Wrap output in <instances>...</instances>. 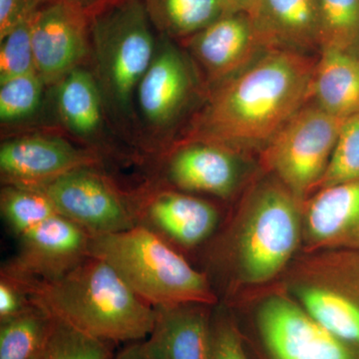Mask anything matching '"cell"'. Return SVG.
<instances>
[{
    "instance_id": "1f68e13d",
    "label": "cell",
    "mask_w": 359,
    "mask_h": 359,
    "mask_svg": "<svg viewBox=\"0 0 359 359\" xmlns=\"http://www.w3.org/2000/svg\"><path fill=\"white\" fill-rule=\"evenodd\" d=\"M32 304V302L18 283L0 276V321L18 316Z\"/></svg>"
},
{
    "instance_id": "cb8c5ba5",
    "label": "cell",
    "mask_w": 359,
    "mask_h": 359,
    "mask_svg": "<svg viewBox=\"0 0 359 359\" xmlns=\"http://www.w3.org/2000/svg\"><path fill=\"white\" fill-rule=\"evenodd\" d=\"M0 211L9 230L18 238L52 217L60 215L42 191L14 186L2 187Z\"/></svg>"
},
{
    "instance_id": "2e32d148",
    "label": "cell",
    "mask_w": 359,
    "mask_h": 359,
    "mask_svg": "<svg viewBox=\"0 0 359 359\" xmlns=\"http://www.w3.org/2000/svg\"><path fill=\"white\" fill-rule=\"evenodd\" d=\"M306 252L359 250V180L320 189L302 207Z\"/></svg>"
},
{
    "instance_id": "5bb4252c",
    "label": "cell",
    "mask_w": 359,
    "mask_h": 359,
    "mask_svg": "<svg viewBox=\"0 0 359 359\" xmlns=\"http://www.w3.org/2000/svg\"><path fill=\"white\" fill-rule=\"evenodd\" d=\"M139 224L147 226L171 245L197 247L216 230V208L195 196L148 187L135 193Z\"/></svg>"
},
{
    "instance_id": "30bf717a",
    "label": "cell",
    "mask_w": 359,
    "mask_h": 359,
    "mask_svg": "<svg viewBox=\"0 0 359 359\" xmlns=\"http://www.w3.org/2000/svg\"><path fill=\"white\" fill-rule=\"evenodd\" d=\"M257 325L271 359H359L356 349L332 334L289 295H271L263 302Z\"/></svg>"
},
{
    "instance_id": "836d02e7",
    "label": "cell",
    "mask_w": 359,
    "mask_h": 359,
    "mask_svg": "<svg viewBox=\"0 0 359 359\" xmlns=\"http://www.w3.org/2000/svg\"><path fill=\"white\" fill-rule=\"evenodd\" d=\"M112 359H150L144 351L142 342H134L133 344L125 347Z\"/></svg>"
},
{
    "instance_id": "484cf974",
    "label": "cell",
    "mask_w": 359,
    "mask_h": 359,
    "mask_svg": "<svg viewBox=\"0 0 359 359\" xmlns=\"http://www.w3.org/2000/svg\"><path fill=\"white\" fill-rule=\"evenodd\" d=\"M112 344L54 318L50 334L37 359H112Z\"/></svg>"
},
{
    "instance_id": "f1b7e54d",
    "label": "cell",
    "mask_w": 359,
    "mask_h": 359,
    "mask_svg": "<svg viewBox=\"0 0 359 359\" xmlns=\"http://www.w3.org/2000/svg\"><path fill=\"white\" fill-rule=\"evenodd\" d=\"M30 21L20 23L0 39V83L36 72Z\"/></svg>"
},
{
    "instance_id": "603a6c76",
    "label": "cell",
    "mask_w": 359,
    "mask_h": 359,
    "mask_svg": "<svg viewBox=\"0 0 359 359\" xmlns=\"http://www.w3.org/2000/svg\"><path fill=\"white\" fill-rule=\"evenodd\" d=\"M53 323V316L33 302L18 316L0 321V359L39 358Z\"/></svg>"
},
{
    "instance_id": "8fae6325",
    "label": "cell",
    "mask_w": 359,
    "mask_h": 359,
    "mask_svg": "<svg viewBox=\"0 0 359 359\" xmlns=\"http://www.w3.org/2000/svg\"><path fill=\"white\" fill-rule=\"evenodd\" d=\"M35 69L46 86H55L91 58L90 18L65 0H53L32 18Z\"/></svg>"
},
{
    "instance_id": "ba28073f",
    "label": "cell",
    "mask_w": 359,
    "mask_h": 359,
    "mask_svg": "<svg viewBox=\"0 0 359 359\" xmlns=\"http://www.w3.org/2000/svg\"><path fill=\"white\" fill-rule=\"evenodd\" d=\"M36 190L61 216L90 235L119 233L139 224L135 193L124 192L100 167L76 170Z\"/></svg>"
},
{
    "instance_id": "d6a6232c",
    "label": "cell",
    "mask_w": 359,
    "mask_h": 359,
    "mask_svg": "<svg viewBox=\"0 0 359 359\" xmlns=\"http://www.w3.org/2000/svg\"><path fill=\"white\" fill-rule=\"evenodd\" d=\"M65 1L83 11L89 18L100 11L106 4H109L108 0H65Z\"/></svg>"
},
{
    "instance_id": "83f0119b",
    "label": "cell",
    "mask_w": 359,
    "mask_h": 359,
    "mask_svg": "<svg viewBox=\"0 0 359 359\" xmlns=\"http://www.w3.org/2000/svg\"><path fill=\"white\" fill-rule=\"evenodd\" d=\"M359 180V114L347 118L340 130L320 189Z\"/></svg>"
},
{
    "instance_id": "d590c367",
    "label": "cell",
    "mask_w": 359,
    "mask_h": 359,
    "mask_svg": "<svg viewBox=\"0 0 359 359\" xmlns=\"http://www.w3.org/2000/svg\"><path fill=\"white\" fill-rule=\"evenodd\" d=\"M108 1H109V2L114 1V0H108Z\"/></svg>"
},
{
    "instance_id": "4dcf8cb0",
    "label": "cell",
    "mask_w": 359,
    "mask_h": 359,
    "mask_svg": "<svg viewBox=\"0 0 359 359\" xmlns=\"http://www.w3.org/2000/svg\"><path fill=\"white\" fill-rule=\"evenodd\" d=\"M53 0H0V39Z\"/></svg>"
},
{
    "instance_id": "d4e9b609",
    "label": "cell",
    "mask_w": 359,
    "mask_h": 359,
    "mask_svg": "<svg viewBox=\"0 0 359 359\" xmlns=\"http://www.w3.org/2000/svg\"><path fill=\"white\" fill-rule=\"evenodd\" d=\"M320 51H351L359 43V0H318Z\"/></svg>"
},
{
    "instance_id": "3957f363",
    "label": "cell",
    "mask_w": 359,
    "mask_h": 359,
    "mask_svg": "<svg viewBox=\"0 0 359 359\" xmlns=\"http://www.w3.org/2000/svg\"><path fill=\"white\" fill-rule=\"evenodd\" d=\"M142 0H114L90 18L91 60L106 115L134 140L137 89L154 58L158 37Z\"/></svg>"
},
{
    "instance_id": "6da1fadb",
    "label": "cell",
    "mask_w": 359,
    "mask_h": 359,
    "mask_svg": "<svg viewBox=\"0 0 359 359\" xmlns=\"http://www.w3.org/2000/svg\"><path fill=\"white\" fill-rule=\"evenodd\" d=\"M316 61L308 54L264 51L249 66L214 85L184 141L238 149L264 146L311 99Z\"/></svg>"
},
{
    "instance_id": "4316f807",
    "label": "cell",
    "mask_w": 359,
    "mask_h": 359,
    "mask_svg": "<svg viewBox=\"0 0 359 359\" xmlns=\"http://www.w3.org/2000/svg\"><path fill=\"white\" fill-rule=\"evenodd\" d=\"M46 87L37 72L27 73L0 83V121L13 124L36 114Z\"/></svg>"
},
{
    "instance_id": "7a4b0ae2",
    "label": "cell",
    "mask_w": 359,
    "mask_h": 359,
    "mask_svg": "<svg viewBox=\"0 0 359 359\" xmlns=\"http://www.w3.org/2000/svg\"><path fill=\"white\" fill-rule=\"evenodd\" d=\"M11 280L33 304L98 339L137 342L154 325L155 309L99 257L89 256L56 280Z\"/></svg>"
},
{
    "instance_id": "7402d4cb",
    "label": "cell",
    "mask_w": 359,
    "mask_h": 359,
    "mask_svg": "<svg viewBox=\"0 0 359 359\" xmlns=\"http://www.w3.org/2000/svg\"><path fill=\"white\" fill-rule=\"evenodd\" d=\"M159 35L185 39L230 13L223 0H142Z\"/></svg>"
},
{
    "instance_id": "44dd1931",
    "label": "cell",
    "mask_w": 359,
    "mask_h": 359,
    "mask_svg": "<svg viewBox=\"0 0 359 359\" xmlns=\"http://www.w3.org/2000/svg\"><path fill=\"white\" fill-rule=\"evenodd\" d=\"M311 99L320 109L340 119L359 114V57L351 51L321 50Z\"/></svg>"
},
{
    "instance_id": "ffe728a7",
    "label": "cell",
    "mask_w": 359,
    "mask_h": 359,
    "mask_svg": "<svg viewBox=\"0 0 359 359\" xmlns=\"http://www.w3.org/2000/svg\"><path fill=\"white\" fill-rule=\"evenodd\" d=\"M55 86L56 107L61 123L76 138L88 142L96 150L94 142L100 138L107 115L93 72L82 66Z\"/></svg>"
},
{
    "instance_id": "e575fe53",
    "label": "cell",
    "mask_w": 359,
    "mask_h": 359,
    "mask_svg": "<svg viewBox=\"0 0 359 359\" xmlns=\"http://www.w3.org/2000/svg\"><path fill=\"white\" fill-rule=\"evenodd\" d=\"M230 13H249L256 0H223Z\"/></svg>"
},
{
    "instance_id": "9a60e30c",
    "label": "cell",
    "mask_w": 359,
    "mask_h": 359,
    "mask_svg": "<svg viewBox=\"0 0 359 359\" xmlns=\"http://www.w3.org/2000/svg\"><path fill=\"white\" fill-rule=\"evenodd\" d=\"M182 43L212 86L245 69L266 51L244 13L224 14Z\"/></svg>"
},
{
    "instance_id": "4fadbf2b",
    "label": "cell",
    "mask_w": 359,
    "mask_h": 359,
    "mask_svg": "<svg viewBox=\"0 0 359 359\" xmlns=\"http://www.w3.org/2000/svg\"><path fill=\"white\" fill-rule=\"evenodd\" d=\"M90 233L57 215L21 236L18 254L0 275L14 280H53L90 256Z\"/></svg>"
},
{
    "instance_id": "f546056e",
    "label": "cell",
    "mask_w": 359,
    "mask_h": 359,
    "mask_svg": "<svg viewBox=\"0 0 359 359\" xmlns=\"http://www.w3.org/2000/svg\"><path fill=\"white\" fill-rule=\"evenodd\" d=\"M210 359H250L237 325L226 316L212 320Z\"/></svg>"
},
{
    "instance_id": "5b68a950",
    "label": "cell",
    "mask_w": 359,
    "mask_h": 359,
    "mask_svg": "<svg viewBox=\"0 0 359 359\" xmlns=\"http://www.w3.org/2000/svg\"><path fill=\"white\" fill-rule=\"evenodd\" d=\"M302 207L278 180L255 189L241 218L233 247L243 282L268 283L292 261L302 240Z\"/></svg>"
},
{
    "instance_id": "9c48e42d",
    "label": "cell",
    "mask_w": 359,
    "mask_h": 359,
    "mask_svg": "<svg viewBox=\"0 0 359 359\" xmlns=\"http://www.w3.org/2000/svg\"><path fill=\"white\" fill-rule=\"evenodd\" d=\"M194 90L195 73L185 52L173 39L158 35L154 58L142 78L135 101L138 126L153 145L179 119Z\"/></svg>"
},
{
    "instance_id": "d6986e66",
    "label": "cell",
    "mask_w": 359,
    "mask_h": 359,
    "mask_svg": "<svg viewBox=\"0 0 359 359\" xmlns=\"http://www.w3.org/2000/svg\"><path fill=\"white\" fill-rule=\"evenodd\" d=\"M199 304L157 306L147 340L142 342L150 359H210L212 320Z\"/></svg>"
},
{
    "instance_id": "e0dca14e",
    "label": "cell",
    "mask_w": 359,
    "mask_h": 359,
    "mask_svg": "<svg viewBox=\"0 0 359 359\" xmlns=\"http://www.w3.org/2000/svg\"><path fill=\"white\" fill-rule=\"evenodd\" d=\"M167 178L179 190L229 197L238 184L237 151L205 141H183L167 162Z\"/></svg>"
},
{
    "instance_id": "8992f818",
    "label": "cell",
    "mask_w": 359,
    "mask_h": 359,
    "mask_svg": "<svg viewBox=\"0 0 359 359\" xmlns=\"http://www.w3.org/2000/svg\"><path fill=\"white\" fill-rule=\"evenodd\" d=\"M290 297L359 353V250L308 252L290 269Z\"/></svg>"
},
{
    "instance_id": "52a82bcc",
    "label": "cell",
    "mask_w": 359,
    "mask_h": 359,
    "mask_svg": "<svg viewBox=\"0 0 359 359\" xmlns=\"http://www.w3.org/2000/svg\"><path fill=\"white\" fill-rule=\"evenodd\" d=\"M346 120L306 105L264 146V167L302 204L318 191Z\"/></svg>"
},
{
    "instance_id": "277c9868",
    "label": "cell",
    "mask_w": 359,
    "mask_h": 359,
    "mask_svg": "<svg viewBox=\"0 0 359 359\" xmlns=\"http://www.w3.org/2000/svg\"><path fill=\"white\" fill-rule=\"evenodd\" d=\"M89 254L109 264L135 294L153 308L212 306L217 302L207 276L143 224L119 233L90 236Z\"/></svg>"
},
{
    "instance_id": "ac0fdd59",
    "label": "cell",
    "mask_w": 359,
    "mask_h": 359,
    "mask_svg": "<svg viewBox=\"0 0 359 359\" xmlns=\"http://www.w3.org/2000/svg\"><path fill=\"white\" fill-rule=\"evenodd\" d=\"M248 15L264 50H320L318 0H256Z\"/></svg>"
},
{
    "instance_id": "7c38bea8",
    "label": "cell",
    "mask_w": 359,
    "mask_h": 359,
    "mask_svg": "<svg viewBox=\"0 0 359 359\" xmlns=\"http://www.w3.org/2000/svg\"><path fill=\"white\" fill-rule=\"evenodd\" d=\"M102 156L50 135H28L2 142L0 177L2 185L40 189L89 167H100Z\"/></svg>"
}]
</instances>
